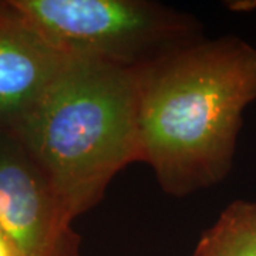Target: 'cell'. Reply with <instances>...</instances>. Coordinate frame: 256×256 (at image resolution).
<instances>
[{
    "mask_svg": "<svg viewBox=\"0 0 256 256\" xmlns=\"http://www.w3.org/2000/svg\"><path fill=\"white\" fill-rule=\"evenodd\" d=\"M141 161L170 191L228 172L244 111L256 100V48L222 38L140 68Z\"/></svg>",
    "mask_w": 256,
    "mask_h": 256,
    "instance_id": "6da1fadb",
    "label": "cell"
},
{
    "mask_svg": "<svg viewBox=\"0 0 256 256\" xmlns=\"http://www.w3.org/2000/svg\"><path fill=\"white\" fill-rule=\"evenodd\" d=\"M138 73L134 66L70 58L13 134L73 220L126 165L141 161Z\"/></svg>",
    "mask_w": 256,
    "mask_h": 256,
    "instance_id": "7a4b0ae2",
    "label": "cell"
},
{
    "mask_svg": "<svg viewBox=\"0 0 256 256\" xmlns=\"http://www.w3.org/2000/svg\"><path fill=\"white\" fill-rule=\"evenodd\" d=\"M57 52L132 66L134 57L181 30L175 18L132 0H10Z\"/></svg>",
    "mask_w": 256,
    "mask_h": 256,
    "instance_id": "3957f363",
    "label": "cell"
},
{
    "mask_svg": "<svg viewBox=\"0 0 256 256\" xmlns=\"http://www.w3.org/2000/svg\"><path fill=\"white\" fill-rule=\"evenodd\" d=\"M72 222L28 150L0 132V228L20 256H78Z\"/></svg>",
    "mask_w": 256,
    "mask_h": 256,
    "instance_id": "277c9868",
    "label": "cell"
},
{
    "mask_svg": "<svg viewBox=\"0 0 256 256\" xmlns=\"http://www.w3.org/2000/svg\"><path fill=\"white\" fill-rule=\"evenodd\" d=\"M68 60L10 0L0 2V132L14 134Z\"/></svg>",
    "mask_w": 256,
    "mask_h": 256,
    "instance_id": "5b68a950",
    "label": "cell"
},
{
    "mask_svg": "<svg viewBox=\"0 0 256 256\" xmlns=\"http://www.w3.org/2000/svg\"><path fill=\"white\" fill-rule=\"evenodd\" d=\"M194 256H256V204L236 201L204 235Z\"/></svg>",
    "mask_w": 256,
    "mask_h": 256,
    "instance_id": "8992f818",
    "label": "cell"
},
{
    "mask_svg": "<svg viewBox=\"0 0 256 256\" xmlns=\"http://www.w3.org/2000/svg\"><path fill=\"white\" fill-rule=\"evenodd\" d=\"M0 256H20L18 250L2 228H0Z\"/></svg>",
    "mask_w": 256,
    "mask_h": 256,
    "instance_id": "52a82bcc",
    "label": "cell"
}]
</instances>
